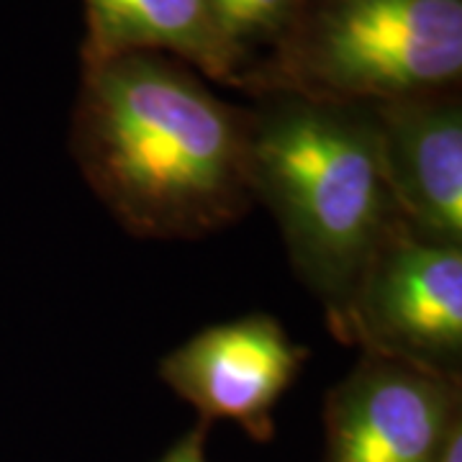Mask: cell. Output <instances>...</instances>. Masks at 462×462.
Wrapping results in <instances>:
<instances>
[{
    "label": "cell",
    "instance_id": "cell-10",
    "mask_svg": "<svg viewBox=\"0 0 462 462\" xmlns=\"http://www.w3.org/2000/svg\"><path fill=\"white\" fill-rule=\"evenodd\" d=\"M206 437H208V421H199L193 430L185 431L157 462H208Z\"/></svg>",
    "mask_w": 462,
    "mask_h": 462
},
{
    "label": "cell",
    "instance_id": "cell-5",
    "mask_svg": "<svg viewBox=\"0 0 462 462\" xmlns=\"http://www.w3.org/2000/svg\"><path fill=\"white\" fill-rule=\"evenodd\" d=\"M324 462H439L462 431V378L363 352L324 406Z\"/></svg>",
    "mask_w": 462,
    "mask_h": 462
},
{
    "label": "cell",
    "instance_id": "cell-8",
    "mask_svg": "<svg viewBox=\"0 0 462 462\" xmlns=\"http://www.w3.org/2000/svg\"><path fill=\"white\" fill-rule=\"evenodd\" d=\"M85 16L88 65L170 51L214 78H229L242 62L221 39L206 0H85Z\"/></svg>",
    "mask_w": 462,
    "mask_h": 462
},
{
    "label": "cell",
    "instance_id": "cell-3",
    "mask_svg": "<svg viewBox=\"0 0 462 462\" xmlns=\"http://www.w3.org/2000/svg\"><path fill=\"white\" fill-rule=\"evenodd\" d=\"M296 67L319 98L437 93L462 72V0H327L298 44Z\"/></svg>",
    "mask_w": 462,
    "mask_h": 462
},
{
    "label": "cell",
    "instance_id": "cell-11",
    "mask_svg": "<svg viewBox=\"0 0 462 462\" xmlns=\"http://www.w3.org/2000/svg\"><path fill=\"white\" fill-rule=\"evenodd\" d=\"M439 462H462V431L452 437V442L445 449V455L439 457Z\"/></svg>",
    "mask_w": 462,
    "mask_h": 462
},
{
    "label": "cell",
    "instance_id": "cell-6",
    "mask_svg": "<svg viewBox=\"0 0 462 462\" xmlns=\"http://www.w3.org/2000/svg\"><path fill=\"white\" fill-rule=\"evenodd\" d=\"M309 349L275 316L249 314L206 327L160 363V378L200 413L226 419L254 442L275 437V406L296 383Z\"/></svg>",
    "mask_w": 462,
    "mask_h": 462
},
{
    "label": "cell",
    "instance_id": "cell-1",
    "mask_svg": "<svg viewBox=\"0 0 462 462\" xmlns=\"http://www.w3.org/2000/svg\"><path fill=\"white\" fill-rule=\"evenodd\" d=\"M75 157L116 221L144 239H193L254 203L249 121L157 54L88 65Z\"/></svg>",
    "mask_w": 462,
    "mask_h": 462
},
{
    "label": "cell",
    "instance_id": "cell-9",
    "mask_svg": "<svg viewBox=\"0 0 462 462\" xmlns=\"http://www.w3.org/2000/svg\"><path fill=\"white\" fill-rule=\"evenodd\" d=\"M206 3L221 39L239 54V60L247 44L281 32L300 5V0H206Z\"/></svg>",
    "mask_w": 462,
    "mask_h": 462
},
{
    "label": "cell",
    "instance_id": "cell-4",
    "mask_svg": "<svg viewBox=\"0 0 462 462\" xmlns=\"http://www.w3.org/2000/svg\"><path fill=\"white\" fill-rule=\"evenodd\" d=\"M327 324L367 355L462 378V247L424 239L398 218Z\"/></svg>",
    "mask_w": 462,
    "mask_h": 462
},
{
    "label": "cell",
    "instance_id": "cell-7",
    "mask_svg": "<svg viewBox=\"0 0 462 462\" xmlns=\"http://www.w3.org/2000/svg\"><path fill=\"white\" fill-rule=\"evenodd\" d=\"M380 170L398 218L419 236L462 247V114L434 93L375 103Z\"/></svg>",
    "mask_w": 462,
    "mask_h": 462
},
{
    "label": "cell",
    "instance_id": "cell-2",
    "mask_svg": "<svg viewBox=\"0 0 462 462\" xmlns=\"http://www.w3.org/2000/svg\"><path fill=\"white\" fill-rule=\"evenodd\" d=\"M249 180L275 216L298 278L334 316L398 221L373 116L345 100L282 98L249 121Z\"/></svg>",
    "mask_w": 462,
    "mask_h": 462
}]
</instances>
